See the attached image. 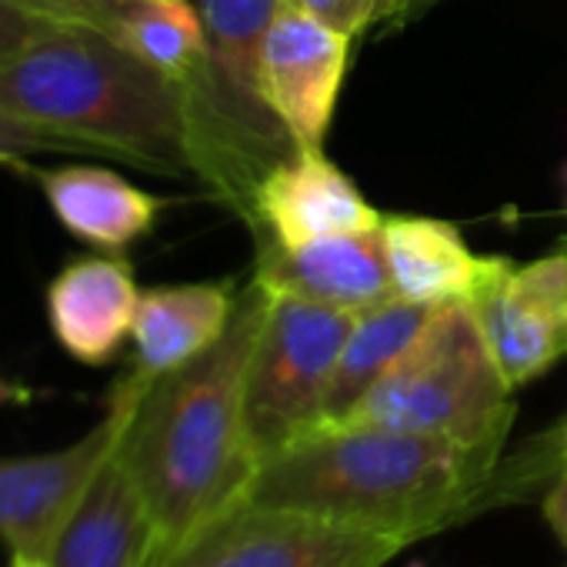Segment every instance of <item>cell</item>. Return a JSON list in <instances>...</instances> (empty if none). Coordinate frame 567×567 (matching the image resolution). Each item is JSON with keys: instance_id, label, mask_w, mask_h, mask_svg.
I'll use <instances>...</instances> for the list:
<instances>
[{"instance_id": "6da1fadb", "label": "cell", "mask_w": 567, "mask_h": 567, "mask_svg": "<svg viewBox=\"0 0 567 567\" xmlns=\"http://www.w3.org/2000/svg\"><path fill=\"white\" fill-rule=\"evenodd\" d=\"M0 134L97 147L187 174L247 220L254 210L250 184L204 127L190 91L91 24H61L0 68Z\"/></svg>"}, {"instance_id": "7a4b0ae2", "label": "cell", "mask_w": 567, "mask_h": 567, "mask_svg": "<svg viewBox=\"0 0 567 567\" xmlns=\"http://www.w3.org/2000/svg\"><path fill=\"white\" fill-rule=\"evenodd\" d=\"M270 291L250 277L227 331L194 361L154 378L124 434V454L154 520L151 567L247 501L260 457L247 434V371Z\"/></svg>"}, {"instance_id": "3957f363", "label": "cell", "mask_w": 567, "mask_h": 567, "mask_svg": "<svg viewBox=\"0 0 567 567\" xmlns=\"http://www.w3.org/2000/svg\"><path fill=\"white\" fill-rule=\"evenodd\" d=\"M501 451L364 424H321L260 461L247 501L414 544L484 507Z\"/></svg>"}, {"instance_id": "277c9868", "label": "cell", "mask_w": 567, "mask_h": 567, "mask_svg": "<svg viewBox=\"0 0 567 567\" xmlns=\"http://www.w3.org/2000/svg\"><path fill=\"white\" fill-rule=\"evenodd\" d=\"M504 381L471 301L437 305L388 374L338 424L391 427L501 451L514 424Z\"/></svg>"}, {"instance_id": "5b68a950", "label": "cell", "mask_w": 567, "mask_h": 567, "mask_svg": "<svg viewBox=\"0 0 567 567\" xmlns=\"http://www.w3.org/2000/svg\"><path fill=\"white\" fill-rule=\"evenodd\" d=\"M284 0H197L207 34V58L187 87L204 127L244 174L250 190L260 177L298 154L291 134L264 97V34Z\"/></svg>"}, {"instance_id": "8992f818", "label": "cell", "mask_w": 567, "mask_h": 567, "mask_svg": "<svg viewBox=\"0 0 567 567\" xmlns=\"http://www.w3.org/2000/svg\"><path fill=\"white\" fill-rule=\"evenodd\" d=\"M354 321L351 311L270 291L244 401L260 461L324 421L328 388Z\"/></svg>"}, {"instance_id": "52a82bcc", "label": "cell", "mask_w": 567, "mask_h": 567, "mask_svg": "<svg viewBox=\"0 0 567 567\" xmlns=\"http://www.w3.org/2000/svg\"><path fill=\"white\" fill-rule=\"evenodd\" d=\"M151 378L127 371L104 408V417L74 444L48 454L0 457V540L11 554L51 560L54 544L81 494L124 441Z\"/></svg>"}, {"instance_id": "ba28073f", "label": "cell", "mask_w": 567, "mask_h": 567, "mask_svg": "<svg viewBox=\"0 0 567 567\" xmlns=\"http://www.w3.org/2000/svg\"><path fill=\"white\" fill-rule=\"evenodd\" d=\"M404 547L388 534L240 501L187 537L164 567H388Z\"/></svg>"}, {"instance_id": "9c48e42d", "label": "cell", "mask_w": 567, "mask_h": 567, "mask_svg": "<svg viewBox=\"0 0 567 567\" xmlns=\"http://www.w3.org/2000/svg\"><path fill=\"white\" fill-rule=\"evenodd\" d=\"M471 308L504 381L517 391L567 354V254L504 260Z\"/></svg>"}, {"instance_id": "30bf717a", "label": "cell", "mask_w": 567, "mask_h": 567, "mask_svg": "<svg viewBox=\"0 0 567 567\" xmlns=\"http://www.w3.org/2000/svg\"><path fill=\"white\" fill-rule=\"evenodd\" d=\"M351 38L298 0L277 8L260 51L264 97L298 151H321L348 71Z\"/></svg>"}, {"instance_id": "8fae6325", "label": "cell", "mask_w": 567, "mask_h": 567, "mask_svg": "<svg viewBox=\"0 0 567 567\" xmlns=\"http://www.w3.org/2000/svg\"><path fill=\"white\" fill-rule=\"evenodd\" d=\"M381 227L358 230V234H334L301 247H284L264 227H254L257 237L254 277L267 284V291L295 295L351 315L381 308L398 298Z\"/></svg>"}, {"instance_id": "7c38bea8", "label": "cell", "mask_w": 567, "mask_h": 567, "mask_svg": "<svg viewBox=\"0 0 567 567\" xmlns=\"http://www.w3.org/2000/svg\"><path fill=\"white\" fill-rule=\"evenodd\" d=\"M254 220H260V227L284 247L374 230L384 224L381 210L364 200L358 184L338 171L324 151H298L270 167L254 190L250 224Z\"/></svg>"}, {"instance_id": "4fadbf2b", "label": "cell", "mask_w": 567, "mask_h": 567, "mask_svg": "<svg viewBox=\"0 0 567 567\" xmlns=\"http://www.w3.org/2000/svg\"><path fill=\"white\" fill-rule=\"evenodd\" d=\"M141 291L124 257L84 254L48 284V321L58 344L87 368L111 364L131 338Z\"/></svg>"}, {"instance_id": "5bb4252c", "label": "cell", "mask_w": 567, "mask_h": 567, "mask_svg": "<svg viewBox=\"0 0 567 567\" xmlns=\"http://www.w3.org/2000/svg\"><path fill=\"white\" fill-rule=\"evenodd\" d=\"M151 557L154 520L121 441L71 511L51 567H151Z\"/></svg>"}, {"instance_id": "9a60e30c", "label": "cell", "mask_w": 567, "mask_h": 567, "mask_svg": "<svg viewBox=\"0 0 567 567\" xmlns=\"http://www.w3.org/2000/svg\"><path fill=\"white\" fill-rule=\"evenodd\" d=\"M381 230L398 298L427 308L474 301L507 260L474 254L454 224L434 217H384Z\"/></svg>"}, {"instance_id": "2e32d148", "label": "cell", "mask_w": 567, "mask_h": 567, "mask_svg": "<svg viewBox=\"0 0 567 567\" xmlns=\"http://www.w3.org/2000/svg\"><path fill=\"white\" fill-rule=\"evenodd\" d=\"M237 305V280L167 284L141 291L134 315V371L161 378L204 354L230 324Z\"/></svg>"}, {"instance_id": "e0dca14e", "label": "cell", "mask_w": 567, "mask_h": 567, "mask_svg": "<svg viewBox=\"0 0 567 567\" xmlns=\"http://www.w3.org/2000/svg\"><path fill=\"white\" fill-rule=\"evenodd\" d=\"M38 184L61 227L107 254L141 240L167 204L107 167H54L38 174Z\"/></svg>"}, {"instance_id": "ac0fdd59", "label": "cell", "mask_w": 567, "mask_h": 567, "mask_svg": "<svg viewBox=\"0 0 567 567\" xmlns=\"http://www.w3.org/2000/svg\"><path fill=\"white\" fill-rule=\"evenodd\" d=\"M434 308L414 305L404 298H394L381 308L361 311L344 351L338 358L328 401H324V421L321 424H338L351 414V408L388 374V368L411 348V341L421 334ZM318 424V427H321Z\"/></svg>"}, {"instance_id": "d6986e66", "label": "cell", "mask_w": 567, "mask_h": 567, "mask_svg": "<svg viewBox=\"0 0 567 567\" xmlns=\"http://www.w3.org/2000/svg\"><path fill=\"white\" fill-rule=\"evenodd\" d=\"M111 38L184 87L197 81L207 58L204 21L190 0H137L111 28Z\"/></svg>"}, {"instance_id": "ffe728a7", "label": "cell", "mask_w": 567, "mask_h": 567, "mask_svg": "<svg viewBox=\"0 0 567 567\" xmlns=\"http://www.w3.org/2000/svg\"><path fill=\"white\" fill-rule=\"evenodd\" d=\"M298 4L308 8L315 18H321L328 28L354 38V34L368 31L371 24L404 18V11L414 4V0H298Z\"/></svg>"}, {"instance_id": "44dd1931", "label": "cell", "mask_w": 567, "mask_h": 567, "mask_svg": "<svg viewBox=\"0 0 567 567\" xmlns=\"http://www.w3.org/2000/svg\"><path fill=\"white\" fill-rule=\"evenodd\" d=\"M64 21L44 18L38 11L21 8L18 0H0V68L21 58L28 48L44 41L51 31H58Z\"/></svg>"}, {"instance_id": "7402d4cb", "label": "cell", "mask_w": 567, "mask_h": 567, "mask_svg": "<svg viewBox=\"0 0 567 567\" xmlns=\"http://www.w3.org/2000/svg\"><path fill=\"white\" fill-rule=\"evenodd\" d=\"M18 4L44 18L64 21V24H91L111 34V28L137 4V0H18Z\"/></svg>"}, {"instance_id": "603a6c76", "label": "cell", "mask_w": 567, "mask_h": 567, "mask_svg": "<svg viewBox=\"0 0 567 567\" xmlns=\"http://www.w3.org/2000/svg\"><path fill=\"white\" fill-rule=\"evenodd\" d=\"M544 520L554 530V537L560 540V547L567 550V471L557 477V484L544 497Z\"/></svg>"}, {"instance_id": "cb8c5ba5", "label": "cell", "mask_w": 567, "mask_h": 567, "mask_svg": "<svg viewBox=\"0 0 567 567\" xmlns=\"http://www.w3.org/2000/svg\"><path fill=\"white\" fill-rule=\"evenodd\" d=\"M34 394H31V388H24V384H14V381H8V378H0V408H11V404H28Z\"/></svg>"}, {"instance_id": "d4e9b609", "label": "cell", "mask_w": 567, "mask_h": 567, "mask_svg": "<svg viewBox=\"0 0 567 567\" xmlns=\"http://www.w3.org/2000/svg\"><path fill=\"white\" fill-rule=\"evenodd\" d=\"M554 464L560 467V474L567 471V424L557 431V454H554Z\"/></svg>"}, {"instance_id": "484cf974", "label": "cell", "mask_w": 567, "mask_h": 567, "mask_svg": "<svg viewBox=\"0 0 567 567\" xmlns=\"http://www.w3.org/2000/svg\"><path fill=\"white\" fill-rule=\"evenodd\" d=\"M11 567H51V560L31 557V554H11Z\"/></svg>"}, {"instance_id": "4316f807", "label": "cell", "mask_w": 567, "mask_h": 567, "mask_svg": "<svg viewBox=\"0 0 567 567\" xmlns=\"http://www.w3.org/2000/svg\"><path fill=\"white\" fill-rule=\"evenodd\" d=\"M408 567H427L424 560H414V564H408Z\"/></svg>"}, {"instance_id": "83f0119b", "label": "cell", "mask_w": 567, "mask_h": 567, "mask_svg": "<svg viewBox=\"0 0 567 567\" xmlns=\"http://www.w3.org/2000/svg\"><path fill=\"white\" fill-rule=\"evenodd\" d=\"M564 187H567V164H564Z\"/></svg>"}, {"instance_id": "f1b7e54d", "label": "cell", "mask_w": 567, "mask_h": 567, "mask_svg": "<svg viewBox=\"0 0 567 567\" xmlns=\"http://www.w3.org/2000/svg\"><path fill=\"white\" fill-rule=\"evenodd\" d=\"M0 161H11V157H4V154H0Z\"/></svg>"}]
</instances>
